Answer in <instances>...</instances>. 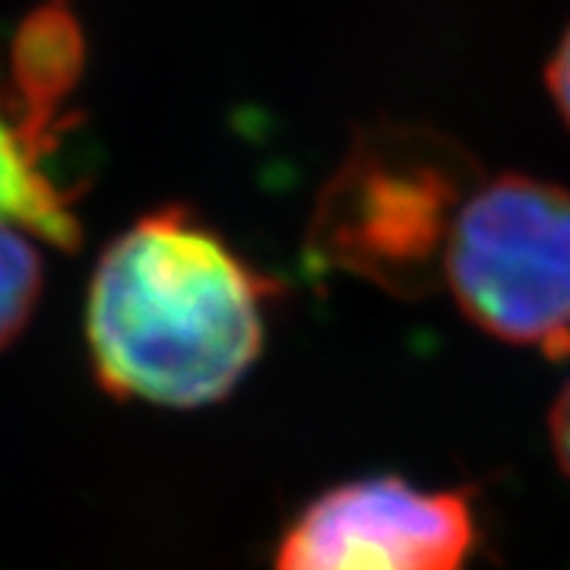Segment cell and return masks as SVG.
<instances>
[{
	"label": "cell",
	"mask_w": 570,
	"mask_h": 570,
	"mask_svg": "<svg viewBox=\"0 0 570 570\" xmlns=\"http://www.w3.org/2000/svg\"><path fill=\"white\" fill-rule=\"evenodd\" d=\"M269 302V276L190 209L163 206L121 232L92 269V371L121 400L223 403L264 355Z\"/></svg>",
	"instance_id": "obj_1"
},
{
	"label": "cell",
	"mask_w": 570,
	"mask_h": 570,
	"mask_svg": "<svg viewBox=\"0 0 570 570\" xmlns=\"http://www.w3.org/2000/svg\"><path fill=\"white\" fill-rule=\"evenodd\" d=\"M460 142L422 124L362 127L317 190L307 264L419 302L444 285L450 235L479 187Z\"/></svg>",
	"instance_id": "obj_2"
},
{
	"label": "cell",
	"mask_w": 570,
	"mask_h": 570,
	"mask_svg": "<svg viewBox=\"0 0 570 570\" xmlns=\"http://www.w3.org/2000/svg\"><path fill=\"white\" fill-rule=\"evenodd\" d=\"M444 285L501 343L570 355V190L532 175L479 181L450 235Z\"/></svg>",
	"instance_id": "obj_3"
},
{
	"label": "cell",
	"mask_w": 570,
	"mask_h": 570,
	"mask_svg": "<svg viewBox=\"0 0 570 570\" xmlns=\"http://www.w3.org/2000/svg\"><path fill=\"white\" fill-rule=\"evenodd\" d=\"M475 546L479 513L466 491L367 475L307 501L273 570H466Z\"/></svg>",
	"instance_id": "obj_4"
},
{
	"label": "cell",
	"mask_w": 570,
	"mask_h": 570,
	"mask_svg": "<svg viewBox=\"0 0 570 570\" xmlns=\"http://www.w3.org/2000/svg\"><path fill=\"white\" fill-rule=\"evenodd\" d=\"M86 67V39L67 0H48L32 10L10 45V86L0 89V115L22 137L55 159L61 142L63 102Z\"/></svg>",
	"instance_id": "obj_5"
},
{
	"label": "cell",
	"mask_w": 570,
	"mask_h": 570,
	"mask_svg": "<svg viewBox=\"0 0 570 570\" xmlns=\"http://www.w3.org/2000/svg\"><path fill=\"white\" fill-rule=\"evenodd\" d=\"M0 223L20 225L32 238L73 250L80 219L51 159L0 115Z\"/></svg>",
	"instance_id": "obj_6"
},
{
	"label": "cell",
	"mask_w": 570,
	"mask_h": 570,
	"mask_svg": "<svg viewBox=\"0 0 570 570\" xmlns=\"http://www.w3.org/2000/svg\"><path fill=\"white\" fill-rule=\"evenodd\" d=\"M45 266L20 225L0 223V348L10 346L39 305Z\"/></svg>",
	"instance_id": "obj_7"
},
{
	"label": "cell",
	"mask_w": 570,
	"mask_h": 570,
	"mask_svg": "<svg viewBox=\"0 0 570 570\" xmlns=\"http://www.w3.org/2000/svg\"><path fill=\"white\" fill-rule=\"evenodd\" d=\"M546 82H549L551 102L558 108L561 121L568 124L570 130V26L558 41L554 55H551L549 70H546Z\"/></svg>",
	"instance_id": "obj_8"
},
{
	"label": "cell",
	"mask_w": 570,
	"mask_h": 570,
	"mask_svg": "<svg viewBox=\"0 0 570 570\" xmlns=\"http://www.w3.org/2000/svg\"><path fill=\"white\" fill-rule=\"evenodd\" d=\"M549 441L558 466L570 479V377L564 381V387L558 390L554 403H551Z\"/></svg>",
	"instance_id": "obj_9"
}]
</instances>
